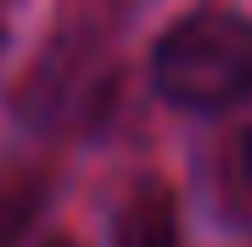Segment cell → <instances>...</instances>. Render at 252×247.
<instances>
[{"label": "cell", "instance_id": "6da1fadb", "mask_svg": "<svg viewBox=\"0 0 252 247\" xmlns=\"http://www.w3.org/2000/svg\"><path fill=\"white\" fill-rule=\"evenodd\" d=\"M157 90L185 112H224L252 96V23L241 11H185L152 51Z\"/></svg>", "mask_w": 252, "mask_h": 247}, {"label": "cell", "instance_id": "7a4b0ae2", "mask_svg": "<svg viewBox=\"0 0 252 247\" xmlns=\"http://www.w3.org/2000/svg\"><path fill=\"white\" fill-rule=\"evenodd\" d=\"M112 247H180V208L168 185H140L112 219Z\"/></svg>", "mask_w": 252, "mask_h": 247}, {"label": "cell", "instance_id": "3957f363", "mask_svg": "<svg viewBox=\"0 0 252 247\" xmlns=\"http://www.w3.org/2000/svg\"><path fill=\"white\" fill-rule=\"evenodd\" d=\"M45 185L39 180H0V247H17L28 236V225L39 219Z\"/></svg>", "mask_w": 252, "mask_h": 247}, {"label": "cell", "instance_id": "277c9868", "mask_svg": "<svg viewBox=\"0 0 252 247\" xmlns=\"http://www.w3.org/2000/svg\"><path fill=\"white\" fill-rule=\"evenodd\" d=\"M241 157H247V174H252V129H247V141H241Z\"/></svg>", "mask_w": 252, "mask_h": 247}, {"label": "cell", "instance_id": "5b68a950", "mask_svg": "<svg viewBox=\"0 0 252 247\" xmlns=\"http://www.w3.org/2000/svg\"><path fill=\"white\" fill-rule=\"evenodd\" d=\"M45 247H79V242H45Z\"/></svg>", "mask_w": 252, "mask_h": 247}]
</instances>
